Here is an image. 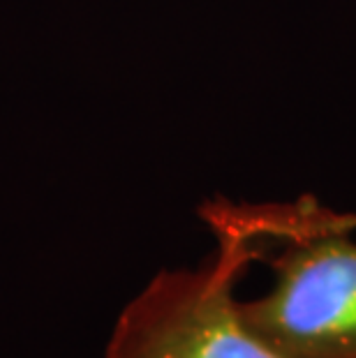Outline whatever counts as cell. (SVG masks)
Segmentation results:
<instances>
[{"instance_id": "cell-1", "label": "cell", "mask_w": 356, "mask_h": 358, "mask_svg": "<svg viewBox=\"0 0 356 358\" xmlns=\"http://www.w3.org/2000/svg\"><path fill=\"white\" fill-rule=\"evenodd\" d=\"M245 234L273 273L269 292L236 303L245 331L280 358H356V227L317 201L206 203Z\"/></svg>"}, {"instance_id": "cell-2", "label": "cell", "mask_w": 356, "mask_h": 358, "mask_svg": "<svg viewBox=\"0 0 356 358\" xmlns=\"http://www.w3.org/2000/svg\"><path fill=\"white\" fill-rule=\"evenodd\" d=\"M218 245L194 268L160 271L120 310L102 358H280L245 331L236 287L255 262L245 234L201 213Z\"/></svg>"}]
</instances>
